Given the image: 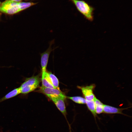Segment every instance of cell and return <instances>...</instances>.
Listing matches in <instances>:
<instances>
[{"label": "cell", "instance_id": "cell-14", "mask_svg": "<svg viewBox=\"0 0 132 132\" xmlns=\"http://www.w3.org/2000/svg\"><path fill=\"white\" fill-rule=\"evenodd\" d=\"M48 73L53 86L55 88L59 89V82L57 78L51 73L49 72Z\"/></svg>", "mask_w": 132, "mask_h": 132}, {"label": "cell", "instance_id": "cell-2", "mask_svg": "<svg viewBox=\"0 0 132 132\" xmlns=\"http://www.w3.org/2000/svg\"><path fill=\"white\" fill-rule=\"evenodd\" d=\"M75 6L77 10L88 20L92 21L94 19V8L83 0H69Z\"/></svg>", "mask_w": 132, "mask_h": 132}, {"label": "cell", "instance_id": "cell-4", "mask_svg": "<svg viewBox=\"0 0 132 132\" xmlns=\"http://www.w3.org/2000/svg\"><path fill=\"white\" fill-rule=\"evenodd\" d=\"M18 2H13L2 4L0 6V12L9 14H13L21 11Z\"/></svg>", "mask_w": 132, "mask_h": 132}, {"label": "cell", "instance_id": "cell-10", "mask_svg": "<svg viewBox=\"0 0 132 132\" xmlns=\"http://www.w3.org/2000/svg\"><path fill=\"white\" fill-rule=\"evenodd\" d=\"M20 94H21V91L19 87L15 88L0 99V103L14 97Z\"/></svg>", "mask_w": 132, "mask_h": 132}, {"label": "cell", "instance_id": "cell-9", "mask_svg": "<svg viewBox=\"0 0 132 132\" xmlns=\"http://www.w3.org/2000/svg\"><path fill=\"white\" fill-rule=\"evenodd\" d=\"M41 80L42 86L46 88H55L52 83L48 72L46 71L42 73Z\"/></svg>", "mask_w": 132, "mask_h": 132}, {"label": "cell", "instance_id": "cell-5", "mask_svg": "<svg viewBox=\"0 0 132 132\" xmlns=\"http://www.w3.org/2000/svg\"><path fill=\"white\" fill-rule=\"evenodd\" d=\"M54 43V40L51 41L50 42L48 48L44 52L40 54L41 63L42 69V73L46 71V68L48 63L50 55L55 49H53L51 46Z\"/></svg>", "mask_w": 132, "mask_h": 132}, {"label": "cell", "instance_id": "cell-13", "mask_svg": "<svg viewBox=\"0 0 132 132\" xmlns=\"http://www.w3.org/2000/svg\"><path fill=\"white\" fill-rule=\"evenodd\" d=\"M66 97L76 103L79 104H86V100L85 98L77 96L73 97Z\"/></svg>", "mask_w": 132, "mask_h": 132}, {"label": "cell", "instance_id": "cell-11", "mask_svg": "<svg viewBox=\"0 0 132 132\" xmlns=\"http://www.w3.org/2000/svg\"><path fill=\"white\" fill-rule=\"evenodd\" d=\"M94 100L95 104V110L96 114H100L103 112L104 104L96 97Z\"/></svg>", "mask_w": 132, "mask_h": 132}, {"label": "cell", "instance_id": "cell-17", "mask_svg": "<svg viewBox=\"0 0 132 132\" xmlns=\"http://www.w3.org/2000/svg\"><path fill=\"white\" fill-rule=\"evenodd\" d=\"M0 15H1V13H0Z\"/></svg>", "mask_w": 132, "mask_h": 132}, {"label": "cell", "instance_id": "cell-12", "mask_svg": "<svg viewBox=\"0 0 132 132\" xmlns=\"http://www.w3.org/2000/svg\"><path fill=\"white\" fill-rule=\"evenodd\" d=\"M86 104L88 109L95 118L97 116V115L96 112L95 104L94 100L88 101L86 100Z\"/></svg>", "mask_w": 132, "mask_h": 132}, {"label": "cell", "instance_id": "cell-7", "mask_svg": "<svg viewBox=\"0 0 132 132\" xmlns=\"http://www.w3.org/2000/svg\"><path fill=\"white\" fill-rule=\"evenodd\" d=\"M50 99L53 102L58 109L66 117L67 112L64 101V99L60 98L52 97Z\"/></svg>", "mask_w": 132, "mask_h": 132}, {"label": "cell", "instance_id": "cell-16", "mask_svg": "<svg viewBox=\"0 0 132 132\" xmlns=\"http://www.w3.org/2000/svg\"><path fill=\"white\" fill-rule=\"evenodd\" d=\"M1 4V2L0 1V5Z\"/></svg>", "mask_w": 132, "mask_h": 132}, {"label": "cell", "instance_id": "cell-15", "mask_svg": "<svg viewBox=\"0 0 132 132\" xmlns=\"http://www.w3.org/2000/svg\"><path fill=\"white\" fill-rule=\"evenodd\" d=\"M22 0H6L1 3V4H5L13 2H21Z\"/></svg>", "mask_w": 132, "mask_h": 132}, {"label": "cell", "instance_id": "cell-1", "mask_svg": "<svg viewBox=\"0 0 132 132\" xmlns=\"http://www.w3.org/2000/svg\"><path fill=\"white\" fill-rule=\"evenodd\" d=\"M41 80L40 74L28 78H26L24 81L19 87L21 93L26 95L38 88Z\"/></svg>", "mask_w": 132, "mask_h": 132}, {"label": "cell", "instance_id": "cell-6", "mask_svg": "<svg viewBox=\"0 0 132 132\" xmlns=\"http://www.w3.org/2000/svg\"><path fill=\"white\" fill-rule=\"evenodd\" d=\"M95 87V85L94 84L85 86H78L77 87L81 90L85 98L88 101L94 100L95 97L93 91Z\"/></svg>", "mask_w": 132, "mask_h": 132}, {"label": "cell", "instance_id": "cell-3", "mask_svg": "<svg viewBox=\"0 0 132 132\" xmlns=\"http://www.w3.org/2000/svg\"><path fill=\"white\" fill-rule=\"evenodd\" d=\"M37 91L43 93L50 98L52 97L60 98L65 99L66 98L64 93L58 89L42 86Z\"/></svg>", "mask_w": 132, "mask_h": 132}, {"label": "cell", "instance_id": "cell-8", "mask_svg": "<svg viewBox=\"0 0 132 132\" xmlns=\"http://www.w3.org/2000/svg\"><path fill=\"white\" fill-rule=\"evenodd\" d=\"M129 108H119L110 105L104 104L103 112L108 114H120L124 115L122 111Z\"/></svg>", "mask_w": 132, "mask_h": 132}]
</instances>
